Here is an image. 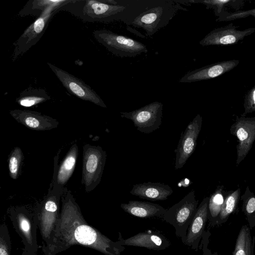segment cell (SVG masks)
I'll use <instances>...</instances> for the list:
<instances>
[{"instance_id":"obj_9","label":"cell","mask_w":255,"mask_h":255,"mask_svg":"<svg viewBox=\"0 0 255 255\" xmlns=\"http://www.w3.org/2000/svg\"><path fill=\"white\" fill-rule=\"evenodd\" d=\"M107 153L100 146H83L82 183L87 192L93 191L100 183L106 163Z\"/></svg>"},{"instance_id":"obj_18","label":"cell","mask_w":255,"mask_h":255,"mask_svg":"<svg viewBox=\"0 0 255 255\" xmlns=\"http://www.w3.org/2000/svg\"><path fill=\"white\" fill-rule=\"evenodd\" d=\"M239 63V60L232 59L208 65L187 72L179 82L191 83L213 79L231 71Z\"/></svg>"},{"instance_id":"obj_8","label":"cell","mask_w":255,"mask_h":255,"mask_svg":"<svg viewBox=\"0 0 255 255\" xmlns=\"http://www.w3.org/2000/svg\"><path fill=\"white\" fill-rule=\"evenodd\" d=\"M93 34L99 43L117 56L133 57L148 51L143 43L109 30H96Z\"/></svg>"},{"instance_id":"obj_15","label":"cell","mask_w":255,"mask_h":255,"mask_svg":"<svg viewBox=\"0 0 255 255\" xmlns=\"http://www.w3.org/2000/svg\"><path fill=\"white\" fill-rule=\"evenodd\" d=\"M58 154L54 157L52 189L54 191L62 194L64 186L72 175L76 167L78 155V147L77 143H75L71 146L59 167L58 166Z\"/></svg>"},{"instance_id":"obj_4","label":"cell","mask_w":255,"mask_h":255,"mask_svg":"<svg viewBox=\"0 0 255 255\" xmlns=\"http://www.w3.org/2000/svg\"><path fill=\"white\" fill-rule=\"evenodd\" d=\"M62 194L49 189L46 197L35 210L43 246V252L52 245L60 220V199Z\"/></svg>"},{"instance_id":"obj_13","label":"cell","mask_w":255,"mask_h":255,"mask_svg":"<svg viewBox=\"0 0 255 255\" xmlns=\"http://www.w3.org/2000/svg\"><path fill=\"white\" fill-rule=\"evenodd\" d=\"M230 132L238 139L236 160L238 166L246 157L255 140V117H237L230 128Z\"/></svg>"},{"instance_id":"obj_20","label":"cell","mask_w":255,"mask_h":255,"mask_svg":"<svg viewBox=\"0 0 255 255\" xmlns=\"http://www.w3.org/2000/svg\"><path fill=\"white\" fill-rule=\"evenodd\" d=\"M173 192L168 185L151 182L134 184L130 191L132 195L151 201L165 200Z\"/></svg>"},{"instance_id":"obj_14","label":"cell","mask_w":255,"mask_h":255,"mask_svg":"<svg viewBox=\"0 0 255 255\" xmlns=\"http://www.w3.org/2000/svg\"><path fill=\"white\" fill-rule=\"evenodd\" d=\"M255 31L251 27L243 30H237L233 23L217 28L208 33L199 44L203 46L209 45H229L236 44Z\"/></svg>"},{"instance_id":"obj_29","label":"cell","mask_w":255,"mask_h":255,"mask_svg":"<svg viewBox=\"0 0 255 255\" xmlns=\"http://www.w3.org/2000/svg\"><path fill=\"white\" fill-rule=\"evenodd\" d=\"M11 244L8 228L5 223L0 227V255H11Z\"/></svg>"},{"instance_id":"obj_2","label":"cell","mask_w":255,"mask_h":255,"mask_svg":"<svg viewBox=\"0 0 255 255\" xmlns=\"http://www.w3.org/2000/svg\"><path fill=\"white\" fill-rule=\"evenodd\" d=\"M151 2L152 0H68L58 11H66L87 22L121 21L130 25Z\"/></svg>"},{"instance_id":"obj_16","label":"cell","mask_w":255,"mask_h":255,"mask_svg":"<svg viewBox=\"0 0 255 255\" xmlns=\"http://www.w3.org/2000/svg\"><path fill=\"white\" fill-rule=\"evenodd\" d=\"M117 241L124 246L142 247L156 251L165 250L170 245L169 241L161 232L151 230L140 232L126 239L119 232Z\"/></svg>"},{"instance_id":"obj_19","label":"cell","mask_w":255,"mask_h":255,"mask_svg":"<svg viewBox=\"0 0 255 255\" xmlns=\"http://www.w3.org/2000/svg\"><path fill=\"white\" fill-rule=\"evenodd\" d=\"M9 113L18 123L32 130H50L59 125L56 119L35 111L16 109Z\"/></svg>"},{"instance_id":"obj_21","label":"cell","mask_w":255,"mask_h":255,"mask_svg":"<svg viewBox=\"0 0 255 255\" xmlns=\"http://www.w3.org/2000/svg\"><path fill=\"white\" fill-rule=\"evenodd\" d=\"M121 207L126 213L141 218L162 216L166 211L159 204L135 200L122 203Z\"/></svg>"},{"instance_id":"obj_32","label":"cell","mask_w":255,"mask_h":255,"mask_svg":"<svg viewBox=\"0 0 255 255\" xmlns=\"http://www.w3.org/2000/svg\"><path fill=\"white\" fill-rule=\"evenodd\" d=\"M210 235L211 233L209 231L205 232L199 246V249L202 250L203 255H219L217 252L212 253L211 250L208 248Z\"/></svg>"},{"instance_id":"obj_7","label":"cell","mask_w":255,"mask_h":255,"mask_svg":"<svg viewBox=\"0 0 255 255\" xmlns=\"http://www.w3.org/2000/svg\"><path fill=\"white\" fill-rule=\"evenodd\" d=\"M68 0H58L49 6L43 13L30 25L13 43L14 49L12 60L26 52L40 40L53 15Z\"/></svg>"},{"instance_id":"obj_25","label":"cell","mask_w":255,"mask_h":255,"mask_svg":"<svg viewBox=\"0 0 255 255\" xmlns=\"http://www.w3.org/2000/svg\"><path fill=\"white\" fill-rule=\"evenodd\" d=\"M241 190L237 189L231 192L224 198V201L219 215L217 226L225 224L231 214L235 213L240 199Z\"/></svg>"},{"instance_id":"obj_26","label":"cell","mask_w":255,"mask_h":255,"mask_svg":"<svg viewBox=\"0 0 255 255\" xmlns=\"http://www.w3.org/2000/svg\"><path fill=\"white\" fill-rule=\"evenodd\" d=\"M241 199L243 201L242 211L249 227L253 229L255 227V195L250 190L248 186Z\"/></svg>"},{"instance_id":"obj_11","label":"cell","mask_w":255,"mask_h":255,"mask_svg":"<svg viewBox=\"0 0 255 255\" xmlns=\"http://www.w3.org/2000/svg\"><path fill=\"white\" fill-rule=\"evenodd\" d=\"M47 64L70 93L81 100L92 102L103 108H107L101 97L84 81L50 63L48 62Z\"/></svg>"},{"instance_id":"obj_22","label":"cell","mask_w":255,"mask_h":255,"mask_svg":"<svg viewBox=\"0 0 255 255\" xmlns=\"http://www.w3.org/2000/svg\"><path fill=\"white\" fill-rule=\"evenodd\" d=\"M255 236H252L251 228L244 225L241 227L236 239L233 255H255Z\"/></svg>"},{"instance_id":"obj_10","label":"cell","mask_w":255,"mask_h":255,"mask_svg":"<svg viewBox=\"0 0 255 255\" xmlns=\"http://www.w3.org/2000/svg\"><path fill=\"white\" fill-rule=\"evenodd\" d=\"M163 104L153 102L129 112H120L121 117L131 120L137 130L150 133L159 128L162 117Z\"/></svg>"},{"instance_id":"obj_31","label":"cell","mask_w":255,"mask_h":255,"mask_svg":"<svg viewBox=\"0 0 255 255\" xmlns=\"http://www.w3.org/2000/svg\"><path fill=\"white\" fill-rule=\"evenodd\" d=\"M245 112L242 115L245 117L247 114L255 112V86L253 87L245 95L244 103Z\"/></svg>"},{"instance_id":"obj_24","label":"cell","mask_w":255,"mask_h":255,"mask_svg":"<svg viewBox=\"0 0 255 255\" xmlns=\"http://www.w3.org/2000/svg\"><path fill=\"white\" fill-rule=\"evenodd\" d=\"M224 201L222 188L219 186L209 198L208 219L210 227H214L217 226Z\"/></svg>"},{"instance_id":"obj_17","label":"cell","mask_w":255,"mask_h":255,"mask_svg":"<svg viewBox=\"0 0 255 255\" xmlns=\"http://www.w3.org/2000/svg\"><path fill=\"white\" fill-rule=\"evenodd\" d=\"M209 197H205L198 205L196 214L187 233L184 245L197 251L205 231L208 215Z\"/></svg>"},{"instance_id":"obj_3","label":"cell","mask_w":255,"mask_h":255,"mask_svg":"<svg viewBox=\"0 0 255 255\" xmlns=\"http://www.w3.org/2000/svg\"><path fill=\"white\" fill-rule=\"evenodd\" d=\"M180 10H187L176 0H152L150 5L135 18L130 25L142 28L151 37L166 26Z\"/></svg>"},{"instance_id":"obj_12","label":"cell","mask_w":255,"mask_h":255,"mask_svg":"<svg viewBox=\"0 0 255 255\" xmlns=\"http://www.w3.org/2000/svg\"><path fill=\"white\" fill-rule=\"evenodd\" d=\"M202 124V118L198 114L181 133L177 147L174 150L176 155L175 169L182 168L193 153L197 145V140L201 129Z\"/></svg>"},{"instance_id":"obj_1","label":"cell","mask_w":255,"mask_h":255,"mask_svg":"<svg viewBox=\"0 0 255 255\" xmlns=\"http://www.w3.org/2000/svg\"><path fill=\"white\" fill-rule=\"evenodd\" d=\"M60 218L51 246L44 255H56L74 245L86 247L105 255H120L125 247L89 225L70 191L61 196Z\"/></svg>"},{"instance_id":"obj_30","label":"cell","mask_w":255,"mask_h":255,"mask_svg":"<svg viewBox=\"0 0 255 255\" xmlns=\"http://www.w3.org/2000/svg\"><path fill=\"white\" fill-rule=\"evenodd\" d=\"M249 16L255 17V8L246 10H239L232 13H225L219 16L217 20L219 21H230L245 18Z\"/></svg>"},{"instance_id":"obj_23","label":"cell","mask_w":255,"mask_h":255,"mask_svg":"<svg viewBox=\"0 0 255 255\" xmlns=\"http://www.w3.org/2000/svg\"><path fill=\"white\" fill-rule=\"evenodd\" d=\"M51 99L47 92L40 88H28L22 91L16 99V103L21 106L31 107Z\"/></svg>"},{"instance_id":"obj_27","label":"cell","mask_w":255,"mask_h":255,"mask_svg":"<svg viewBox=\"0 0 255 255\" xmlns=\"http://www.w3.org/2000/svg\"><path fill=\"white\" fill-rule=\"evenodd\" d=\"M58 0H29L19 12L20 16L26 15L39 17L50 5L56 3Z\"/></svg>"},{"instance_id":"obj_5","label":"cell","mask_w":255,"mask_h":255,"mask_svg":"<svg viewBox=\"0 0 255 255\" xmlns=\"http://www.w3.org/2000/svg\"><path fill=\"white\" fill-rule=\"evenodd\" d=\"M198 200L195 191L189 192L180 201L166 209L162 216L163 220L175 229L176 236L184 244L188 229L196 214Z\"/></svg>"},{"instance_id":"obj_28","label":"cell","mask_w":255,"mask_h":255,"mask_svg":"<svg viewBox=\"0 0 255 255\" xmlns=\"http://www.w3.org/2000/svg\"><path fill=\"white\" fill-rule=\"evenodd\" d=\"M23 158L21 148L15 147L11 151L8 160L9 174L12 179L15 180L17 178Z\"/></svg>"},{"instance_id":"obj_6","label":"cell","mask_w":255,"mask_h":255,"mask_svg":"<svg viewBox=\"0 0 255 255\" xmlns=\"http://www.w3.org/2000/svg\"><path fill=\"white\" fill-rule=\"evenodd\" d=\"M9 217L24 246L21 255H37L36 230L38 227L35 212H31L25 208L18 207L10 211Z\"/></svg>"}]
</instances>
